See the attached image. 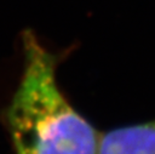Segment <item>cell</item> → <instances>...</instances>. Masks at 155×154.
<instances>
[{"label":"cell","instance_id":"6da1fadb","mask_svg":"<svg viewBox=\"0 0 155 154\" xmlns=\"http://www.w3.org/2000/svg\"><path fill=\"white\" fill-rule=\"evenodd\" d=\"M23 72L2 112L16 154H98L101 136L68 102L56 79L58 57L22 33Z\"/></svg>","mask_w":155,"mask_h":154},{"label":"cell","instance_id":"7a4b0ae2","mask_svg":"<svg viewBox=\"0 0 155 154\" xmlns=\"http://www.w3.org/2000/svg\"><path fill=\"white\" fill-rule=\"evenodd\" d=\"M98 154H155V120L101 135Z\"/></svg>","mask_w":155,"mask_h":154}]
</instances>
